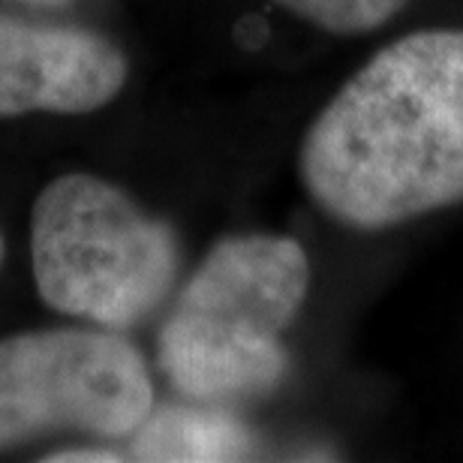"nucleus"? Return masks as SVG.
Returning a JSON list of instances; mask_svg holds the SVG:
<instances>
[{
    "label": "nucleus",
    "instance_id": "f257e3e1",
    "mask_svg": "<svg viewBox=\"0 0 463 463\" xmlns=\"http://www.w3.org/2000/svg\"><path fill=\"white\" fill-rule=\"evenodd\" d=\"M301 181L349 229H388L463 202V31L379 49L304 136Z\"/></svg>",
    "mask_w": 463,
    "mask_h": 463
},
{
    "label": "nucleus",
    "instance_id": "f03ea898",
    "mask_svg": "<svg viewBox=\"0 0 463 463\" xmlns=\"http://www.w3.org/2000/svg\"><path fill=\"white\" fill-rule=\"evenodd\" d=\"M310 262L283 235L217 241L160 331V367L196 403L229 406L271 394L289 373L286 331L304 307Z\"/></svg>",
    "mask_w": 463,
    "mask_h": 463
},
{
    "label": "nucleus",
    "instance_id": "7ed1b4c3",
    "mask_svg": "<svg viewBox=\"0 0 463 463\" xmlns=\"http://www.w3.org/2000/svg\"><path fill=\"white\" fill-rule=\"evenodd\" d=\"M33 280L58 313L124 331L160 307L178 274V238L94 175L54 178L33 205Z\"/></svg>",
    "mask_w": 463,
    "mask_h": 463
},
{
    "label": "nucleus",
    "instance_id": "20e7f679",
    "mask_svg": "<svg viewBox=\"0 0 463 463\" xmlns=\"http://www.w3.org/2000/svg\"><path fill=\"white\" fill-rule=\"evenodd\" d=\"M151 410L145 361L124 337L54 328L0 340V451L70 430L129 437Z\"/></svg>",
    "mask_w": 463,
    "mask_h": 463
},
{
    "label": "nucleus",
    "instance_id": "39448f33",
    "mask_svg": "<svg viewBox=\"0 0 463 463\" xmlns=\"http://www.w3.org/2000/svg\"><path fill=\"white\" fill-rule=\"evenodd\" d=\"M124 81L127 58L106 36L0 13V118L97 112Z\"/></svg>",
    "mask_w": 463,
    "mask_h": 463
},
{
    "label": "nucleus",
    "instance_id": "423d86ee",
    "mask_svg": "<svg viewBox=\"0 0 463 463\" xmlns=\"http://www.w3.org/2000/svg\"><path fill=\"white\" fill-rule=\"evenodd\" d=\"M256 439L226 406H163L129 433L133 460L151 463H211L244 460Z\"/></svg>",
    "mask_w": 463,
    "mask_h": 463
},
{
    "label": "nucleus",
    "instance_id": "0eeeda50",
    "mask_svg": "<svg viewBox=\"0 0 463 463\" xmlns=\"http://www.w3.org/2000/svg\"><path fill=\"white\" fill-rule=\"evenodd\" d=\"M274 4L328 33L355 36L388 24L410 0H274Z\"/></svg>",
    "mask_w": 463,
    "mask_h": 463
},
{
    "label": "nucleus",
    "instance_id": "6e6552de",
    "mask_svg": "<svg viewBox=\"0 0 463 463\" xmlns=\"http://www.w3.org/2000/svg\"><path fill=\"white\" fill-rule=\"evenodd\" d=\"M52 463H115V460H127V455L120 451H109V449H72L63 451V455H52Z\"/></svg>",
    "mask_w": 463,
    "mask_h": 463
},
{
    "label": "nucleus",
    "instance_id": "1a4fd4ad",
    "mask_svg": "<svg viewBox=\"0 0 463 463\" xmlns=\"http://www.w3.org/2000/svg\"><path fill=\"white\" fill-rule=\"evenodd\" d=\"M24 4H40V6H63L70 0H24Z\"/></svg>",
    "mask_w": 463,
    "mask_h": 463
},
{
    "label": "nucleus",
    "instance_id": "9d476101",
    "mask_svg": "<svg viewBox=\"0 0 463 463\" xmlns=\"http://www.w3.org/2000/svg\"><path fill=\"white\" fill-rule=\"evenodd\" d=\"M4 253H6V250H4V235H0V265H4Z\"/></svg>",
    "mask_w": 463,
    "mask_h": 463
}]
</instances>
